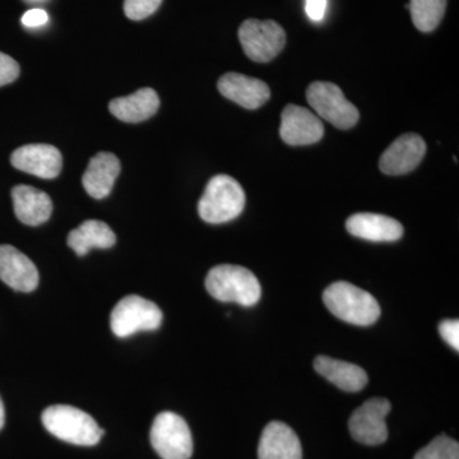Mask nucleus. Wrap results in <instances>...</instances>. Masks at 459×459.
Wrapping results in <instances>:
<instances>
[{"label": "nucleus", "instance_id": "nucleus-17", "mask_svg": "<svg viewBox=\"0 0 459 459\" xmlns=\"http://www.w3.org/2000/svg\"><path fill=\"white\" fill-rule=\"evenodd\" d=\"M14 213L21 222L29 226L42 225L50 219L53 202L47 193L29 186L12 189Z\"/></svg>", "mask_w": 459, "mask_h": 459}, {"label": "nucleus", "instance_id": "nucleus-7", "mask_svg": "<svg viewBox=\"0 0 459 459\" xmlns=\"http://www.w3.org/2000/svg\"><path fill=\"white\" fill-rule=\"evenodd\" d=\"M151 444L162 459H189L193 437L186 420L174 412H161L151 428Z\"/></svg>", "mask_w": 459, "mask_h": 459}, {"label": "nucleus", "instance_id": "nucleus-6", "mask_svg": "<svg viewBox=\"0 0 459 459\" xmlns=\"http://www.w3.org/2000/svg\"><path fill=\"white\" fill-rule=\"evenodd\" d=\"M307 99L319 117L338 129L352 128L360 117L358 108L346 99L337 84L322 81L314 82L307 87Z\"/></svg>", "mask_w": 459, "mask_h": 459}, {"label": "nucleus", "instance_id": "nucleus-1", "mask_svg": "<svg viewBox=\"0 0 459 459\" xmlns=\"http://www.w3.org/2000/svg\"><path fill=\"white\" fill-rule=\"evenodd\" d=\"M208 294L222 303L255 307L261 300L262 287L253 272L241 265H216L205 279Z\"/></svg>", "mask_w": 459, "mask_h": 459}, {"label": "nucleus", "instance_id": "nucleus-14", "mask_svg": "<svg viewBox=\"0 0 459 459\" xmlns=\"http://www.w3.org/2000/svg\"><path fill=\"white\" fill-rule=\"evenodd\" d=\"M217 87L222 96L247 110L261 108L271 98V90L267 83L235 72L223 74Z\"/></svg>", "mask_w": 459, "mask_h": 459}, {"label": "nucleus", "instance_id": "nucleus-22", "mask_svg": "<svg viewBox=\"0 0 459 459\" xmlns=\"http://www.w3.org/2000/svg\"><path fill=\"white\" fill-rule=\"evenodd\" d=\"M410 9L413 25L421 32H431L442 22L446 0H411Z\"/></svg>", "mask_w": 459, "mask_h": 459}, {"label": "nucleus", "instance_id": "nucleus-18", "mask_svg": "<svg viewBox=\"0 0 459 459\" xmlns=\"http://www.w3.org/2000/svg\"><path fill=\"white\" fill-rule=\"evenodd\" d=\"M119 172V159L114 153L100 152L90 160L89 168L84 171L83 188L92 198H107Z\"/></svg>", "mask_w": 459, "mask_h": 459}, {"label": "nucleus", "instance_id": "nucleus-27", "mask_svg": "<svg viewBox=\"0 0 459 459\" xmlns=\"http://www.w3.org/2000/svg\"><path fill=\"white\" fill-rule=\"evenodd\" d=\"M49 16L44 9H30L22 16L23 26L29 27V29H36V27H41L47 25Z\"/></svg>", "mask_w": 459, "mask_h": 459}, {"label": "nucleus", "instance_id": "nucleus-15", "mask_svg": "<svg viewBox=\"0 0 459 459\" xmlns=\"http://www.w3.org/2000/svg\"><path fill=\"white\" fill-rule=\"evenodd\" d=\"M259 459H303L298 435L280 421H272L263 430L258 446Z\"/></svg>", "mask_w": 459, "mask_h": 459}, {"label": "nucleus", "instance_id": "nucleus-13", "mask_svg": "<svg viewBox=\"0 0 459 459\" xmlns=\"http://www.w3.org/2000/svg\"><path fill=\"white\" fill-rule=\"evenodd\" d=\"M0 280L20 292H32L39 285V271L29 256L12 246H0Z\"/></svg>", "mask_w": 459, "mask_h": 459}, {"label": "nucleus", "instance_id": "nucleus-25", "mask_svg": "<svg viewBox=\"0 0 459 459\" xmlns=\"http://www.w3.org/2000/svg\"><path fill=\"white\" fill-rule=\"evenodd\" d=\"M20 65L13 57L0 53V87L14 82L20 75Z\"/></svg>", "mask_w": 459, "mask_h": 459}, {"label": "nucleus", "instance_id": "nucleus-19", "mask_svg": "<svg viewBox=\"0 0 459 459\" xmlns=\"http://www.w3.org/2000/svg\"><path fill=\"white\" fill-rule=\"evenodd\" d=\"M314 369L342 391L360 392L368 385L367 371L351 362L318 356L314 361Z\"/></svg>", "mask_w": 459, "mask_h": 459}, {"label": "nucleus", "instance_id": "nucleus-11", "mask_svg": "<svg viewBox=\"0 0 459 459\" xmlns=\"http://www.w3.org/2000/svg\"><path fill=\"white\" fill-rule=\"evenodd\" d=\"M427 152V143L416 133L401 135L391 144L379 160V169L383 174L404 175L415 170Z\"/></svg>", "mask_w": 459, "mask_h": 459}, {"label": "nucleus", "instance_id": "nucleus-10", "mask_svg": "<svg viewBox=\"0 0 459 459\" xmlns=\"http://www.w3.org/2000/svg\"><path fill=\"white\" fill-rule=\"evenodd\" d=\"M280 135L290 146H309L322 140L325 126L313 111L298 105H287L281 117Z\"/></svg>", "mask_w": 459, "mask_h": 459}, {"label": "nucleus", "instance_id": "nucleus-9", "mask_svg": "<svg viewBox=\"0 0 459 459\" xmlns=\"http://www.w3.org/2000/svg\"><path fill=\"white\" fill-rule=\"evenodd\" d=\"M391 402L385 398H371L355 410L349 428L356 442L365 446H379L388 439L385 418L391 412Z\"/></svg>", "mask_w": 459, "mask_h": 459}, {"label": "nucleus", "instance_id": "nucleus-12", "mask_svg": "<svg viewBox=\"0 0 459 459\" xmlns=\"http://www.w3.org/2000/svg\"><path fill=\"white\" fill-rule=\"evenodd\" d=\"M17 170L35 175L41 179H54L63 168V157L56 147L50 144H27L17 148L11 157Z\"/></svg>", "mask_w": 459, "mask_h": 459}, {"label": "nucleus", "instance_id": "nucleus-4", "mask_svg": "<svg viewBox=\"0 0 459 459\" xmlns=\"http://www.w3.org/2000/svg\"><path fill=\"white\" fill-rule=\"evenodd\" d=\"M246 201V193L234 178L217 175L208 181L199 201V216L213 225L232 221L243 212Z\"/></svg>", "mask_w": 459, "mask_h": 459}, {"label": "nucleus", "instance_id": "nucleus-24", "mask_svg": "<svg viewBox=\"0 0 459 459\" xmlns=\"http://www.w3.org/2000/svg\"><path fill=\"white\" fill-rule=\"evenodd\" d=\"M162 0H124V13L132 21H142L155 13Z\"/></svg>", "mask_w": 459, "mask_h": 459}, {"label": "nucleus", "instance_id": "nucleus-28", "mask_svg": "<svg viewBox=\"0 0 459 459\" xmlns=\"http://www.w3.org/2000/svg\"><path fill=\"white\" fill-rule=\"evenodd\" d=\"M327 4L328 0H307L305 11H307V17L314 22H320L325 18Z\"/></svg>", "mask_w": 459, "mask_h": 459}, {"label": "nucleus", "instance_id": "nucleus-20", "mask_svg": "<svg viewBox=\"0 0 459 459\" xmlns=\"http://www.w3.org/2000/svg\"><path fill=\"white\" fill-rule=\"evenodd\" d=\"M159 107V95L152 89L138 90L126 98L114 99L108 105L110 113L126 123L144 122L157 113Z\"/></svg>", "mask_w": 459, "mask_h": 459}, {"label": "nucleus", "instance_id": "nucleus-16", "mask_svg": "<svg viewBox=\"0 0 459 459\" xmlns=\"http://www.w3.org/2000/svg\"><path fill=\"white\" fill-rule=\"evenodd\" d=\"M346 229L352 237L376 243L397 241L403 235V226L397 220L377 213L353 214L347 220Z\"/></svg>", "mask_w": 459, "mask_h": 459}, {"label": "nucleus", "instance_id": "nucleus-23", "mask_svg": "<svg viewBox=\"0 0 459 459\" xmlns=\"http://www.w3.org/2000/svg\"><path fill=\"white\" fill-rule=\"evenodd\" d=\"M413 459H459V444L446 435H439L420 449Z\"/></svg>", "mask_w": 459, "mask_h": 459}, {"label": "nucleus", "instance_id": "nucleus-5", "mask_svg": "<svg viewBox=\"0 0 459 459\" xmlns=\"http://www.w3.org/2000/svg\"><path fill=\"white\" fill-rule=\"evenodd\" d=\"M162 323V312L152 301L138 295L122 299L111 312L110 325L115 336L131 337L142 331H155Z\"/></svg>", "mask_w": 459, "mask_h": 459}, {"label": "nucleus", "instance_id": "nucleus-26", "mask_svg": "<svg viewBox=\"0 0 459 459\" xmlns=\"http://www.w3.org/2000/svg\"><path fill=\"white\" fill-rule=\"evenodd\" d=\"M440 336L455 351H459V322L458 319L444 320L439 325Z\"/></svg>", "mask_w": 459, "mask_h": 459}, {"label": "nucleus", "instance_id": "nucleus-21", "mask_svg": "<svg viewBox=\"0 0 459 459\" xmlns=\"http://www.w3.org/2000/svg\"><path fill=\"white\" fill-rule=\"evenodd\" d=\"M68 247L75 255L83 256L91 249H108L117 243L115 232L108 223L98 221V220H89L72 230L66 238Z\"/></svg>", "mask_w": 459, "mask_h": 459}, {"label": "nucleus", "instance_id": "nucleus-3", "mask_svg": "<svg viewBox=\"0 0 459 459\" xmlns=\"http://www.w3.org/2000/svg\"><path fill=\"white\" fill-rule=\"evenodd\" d=\"M42 424L57 439L74 446H96L104 435L89 413L66 404L48 407L42 412Z\"/></svg>", "mask_w": 459, "mask_h": 459}, {"label": "nucleus", "instance_id": "nucleus-2", "mask_svg": "<svg viewBox=\"0 0 459 459\" xmlns=\"http://www.w3.org/2000/svg\"><path fill=\"white\" fill-rule=\"evenodd\" d=\"M329 312L350 325L368 327L380 316V305L373 295L352 283H332L323 294Z\"/></svg>", "mask_w": 459, "mask_h": 459}, {"label": "nucleus", "instance_id": "nucleus-29", "mask_svg": "<svg viewBox=\"0 0 459 459\" xmlns=\"http://www.w3.org/2000/svg\"><path fill=\"white\" fill-rule=\"evenodd\" d=\"M4 421H5L4 404H3L2 398H0V430H2L3 427H4Z\"/></svg>", "mask_w": 459, "mask_h": 459}, {"label": "nucleus", "instance_id": "nucleus-8", "mask_svg": "<svg viewBox=\"0 0 459 459\" xmlns=\"http://www.w3.org/2000/svg\"><path fill=\"white\" fill-rule=\"evenodd\" d=\"M238 40L244 53L256 63L274 59L286 44V32L274 21L247 20L238 29Z\"/></svg>", "mask_w": 459, "mask_h": 459}]
</instances>
